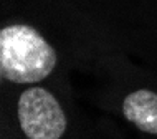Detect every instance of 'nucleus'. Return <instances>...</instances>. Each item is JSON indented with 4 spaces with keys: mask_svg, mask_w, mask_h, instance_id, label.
Segmentation results:
<instances>
[{
    "mask_svg": "<svg viewBox=\"0 0 157 139\" xmlns=\"http://www.w3.org/2000/svg\"><path fill=\"white\" fill-rule=\"evenodd\" d=\"M122 113L137 129L157 136V95L149 90H137L126 96Z\"/></svg>",
    "mask_w": 157,
    "mask_h": 139,
    "instance_id": "nucleus-3",
    "label": "nucleus"
},
{
    "mask_svg": "<svg viewBox=\"0 0 157 139\" xmlns=\"http://www.w3.org/2000/svg\"><path fill=\"white\" fill-rule=\"evenodd\" d=\"M56 65V53L33 27L8 25L0 32V75L13 83H36Z\"/></svg>",
    "mask_w": 157,
    "mask_h": 139,
    "instance_id": "nucleus-1",
    "label": "nucleus"
},
{
    "mask_svg": "<svg viewBox=\"0 0 157 139\" xmlns=\"http://www.w3.org/2000/svg\"><path fill=\"white\" fill-rule=\"evenodd\" d=\"M18 121L28 139H60L66 116L56 98L45 88H30L18 99Z\"/></svg>",
    "mask_w": 157,
    "mask_h": 139,
    "instance_id": "nucleus-2",
    "label": "nucleus"
}]
</instances>
